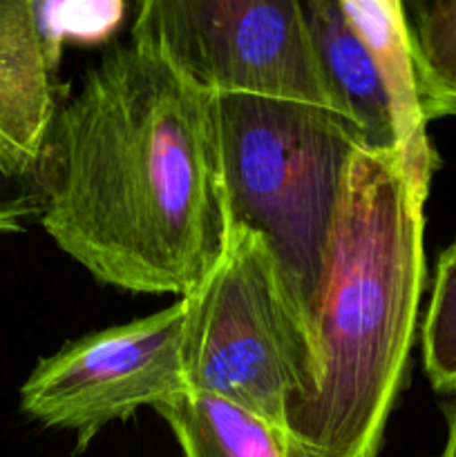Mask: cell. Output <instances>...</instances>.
Here are the masks:
<instances>
[{
    "label": "cell",
    "instance_id": "obj_1",
    "mask_svg": "<svg viewBox=\"0 0 456 457\" xmlns=\"http://www.w3.org/2000/svg\"><path fill=\"white\" fill-rule=\"evenodd\" d=\"M36 177L45 232L103 284L183 297L222 254L215 96L139 36L58 107Z\"/></svg>",
    "mask_w": 456,
    "mask_h": 457
},
{
    "label": "cell",
    "instance_id": "obj_2",
    "mask_svg": "<svg viewBox=\"0 0 456 457\" xmlns=\"http://www.w3.org/2000/svg\"><path fill=\"white\" fill-rule=\"evenodd\" d=\"M425 199L396 152H356L313 321L320 382L286 415L298 457H378L423 293Z\"/></svg>",
    "mask_w": 456,
    "mask_h": 457
},
{
    "label": "cell",
    "instance_id": "obj_3",
    "mask_svg": "<svg viewBox=\"0 0 456 457\" xmlns=\"http://www.w3.org/2000/svg\"><path fill=\"white\" fill-rule=\"evenodd\" d=\"M215 119L226 230L246 228L266 244L313 335L344 183L365 138L338 112L273 98L215 96Z\"/></svg>",
    "mask_w": 456,
    "mask_h": 457
},
{
    "label": "cell",
    "instance_id": "obj_4",
    "mask_svg": "<svg viewBox=\"0 0 456 457\" xmlns=\"http://www.w3.org/2000/svg\"><path fill=\"white\" fill-rule=\"evenodd\" d=\"M186 388L240 406L286 433V415L320 382L313 335L266 244L228 228L224 250L188 295Z\"/></svg>",
    "mask_w": 456,
    "mask_h": 457
},
{
    "label": "cell",
    "instance_id": "obj_5",
    "mask_svg": "<svg viewBox=\"0 0 456 457\" xmlns=\"http://www.w3.org/2000/svg\"><path fill=\"white\" fill-rule=\"evenodd\" d=\"M132 36L213 96L307 103L342 114L302 3L148 0L139 7Z\"/></svg>",
    "mask_w": 456,
    "mask_h": 457
},
{
    "label": "cell",
    "instance_id": "obj_6",
    "mask_svg": "<svg viewBox=\"0 0 456 457\" xmlns=\"http://www.w3.org/2000/svg\"><path fill=\"white\" fill-rule=\"evenodd\" d=\"M186 303L89 333L38 361L21 388V409L49 428L76 433L83 451L94 436L141 406L186 393L182 339Z\"/></svg>",
    "mask_w": 456,
    "mask_h": 457
},
{
    "label": "cell",
    "instance_id": "obj_7",
    "mask_svg": "<svg viewBox=\"0 0 456 457\" xmlns=\"http://www.w3.org/2000/svg\"><path fill=\"white\" fill-rule=\"evenodd\" d=\"M63 34L52 3L0 0V174H36L56 116L54 67Z\"/></svg>",
    "mask_w": 456,
    "mask_h": 457
},
{
    "label": "cell",
    "instance_id": "obj_8",
    "mask_svg": "<svg viewBox=\"0 0 456 457\" xmlns=\"http://www.w3.org/2000/svg\"><path fill=\"white\" fill-rule=\"evenodd\" d=\"M351 29L360 36L376 62L392 112L396 154L411 183L427 196L436 168L427 138V119L420 103L414 52L405 3L401 0H338Z\"/></svg>",
    "mask_w": 456,
    "mask_h": 457
},
{
    "label": "cell",
    "instance_id": "obj_9",
    "mask_svg": "<svg viewBox=\"0 0 456 457\" xmlns=\"http://www.w3.org/2000/svg\"><path fill=\"white\" fill-rule=\"evenodd\" d=\"M308 31L340 112L360 129L371 150L396 152L392 112L376 62L351 29L338 0L302 3Z\"/></svg>",
    "mask_w": 456,
    "mask_h": 457
},
{
    "label": "cell",
    "instance_id": "obj_10",
    "mask_svg": "<svg viewBox=\"0 0 456 457\" xmlns=\"http://www.w3.org/2000/svg\"><path fill=\"white\" fill-rule=\"evenodd\" d=\"M155 411L186 457H298L282 428L219 397L186 391Z\"/></svg>",
    "mask_w": 456,
    "mask_h": 457
},
{
    "label": "cell",
    "instance_id": "obj_11",
    "mask_svg": "<svg viewBox=\"0 0 456 457\" xmlns=\"http://www.w3.org/2000/svg\"><path fill=\"white\" fill-rule=\"evenodd\" d=\"M425 119L456 114V0L405 4Z\"/></svg>",
    "mask_w": 456,
    "mask_h": 457
},
{
    "label": "cell",
    "instance_id": "obj_12",
    "mask_svg": "<svg viewBox=\"0 0 456 457\" xmlns=\"http://www.w3.org/2000/svg\"><path fill=\"white\" fill-rule=\"evenodd\" d=\"M423 361L438 393H456V241L438 259L423 326Z\"/></svg>",
    "mask_w": 456,
    "mask_h": 457
},
{
    "label": "cell",
    "instance_id": "obj_13",
    "mask_svg": "<svg viewBox=\"0 0 456 457\" xmlns=\"http://www.w3.org/2000/svg\"><path fill=\"white\" fill-rule=\"evenodd\" d=\"M30 214H38V210L36 208L3 210V212H0V232H21L22 219H27Z\"/></svg>",
    "mask_w": 456,
    "mask_h": 457
},
{
    "label": "cell",
    "instance_id": "obj_14",
    "mask_svg": "<svg viewBox=\"0 0 456 457\" xmlns=\"http://www.w3.org/2000/svg\"><path fill=\"white\" fill-rule=\"evenodd\" d=\"M0 177H3V174H0ZM7 181H9V179H7ZM13 208H36L40 212L38 199H31V196H18V199H0V212H3V210H13Z\"/></svg>",
    "mask_w": 456,
    "mask_h": 457
},
{
    "label": "cell",
    "instance_id": "obj_15",
    "mask_svg": "<svg viewBox=\"0 0 456 457\" xmlns=\"http://www.w3.org/2000/svg\"><path fill=\"white\" fill-rule=\"evenodd\" d=\"M441 457H456V404L450 413V431H447V442Z\"/></svg>",
    "mask_w": 456,
    "mask_h": 457
}]
</instances>
